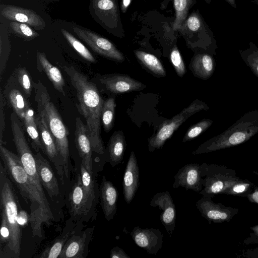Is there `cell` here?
Returning a JSON list of instances; mask_svg holds the SVG:
<instances>
[{"mask_svg":"<svg viewBox=\"0 0 258 258\" xmlns=\"http://www.w3.org/2000/svg\"><path fill=\"white\" fill-rule=\"evenodd\" d=\"M251 229L252 230V231H254L255 235L258 236V225H256V226L252 227Z\"/></svg>","mask_w":258,"mask_h":258,"instance_id":"obj_47","label":"cell"},{"mask_svg":"<svg viewBox=\"0 0 258 258\" xmlns=\"http://www.w3.org/2000/svg\"><path fill=\"white\" fill-rule=\"evenodd\" d=\"M215 68V60L208 53H201L194 56L189 64V69L194 76L203 80L210 78Z\"/></svg>","mask_w":258,"mask_h":258,"instance_id":"obj_28","label":"cell"},{"mask_svg":"<svg viewBox=\"0 0 258 258\" xmlns=\"http://www.w3.org/2000/svg\"><path fill=\"white\" fill-rule=\"evenodd\" d=\"M205 1L208 4H210L212 1V0H205Z\"/></svg>","mask_w":258,"mask_h":258,"instance_id":"obj_49","label":"cell"},{"mask_svg":"<svg viewBox=\"0 0 258 258\" xmlns=\"http://www.w3.org/2000/svg\"><path fill=\"white\" fill-rule=\"evenodd\" d=\"M0 237V250L3 249L8 243L10 238V231L6 216L4 213L1 212Z\"/></svg>","mask_w":258,"mask_h":258,"instance_id":"obj_39","label":"cell"},{"mask_svg":"<svg viewBox=\"0 0 258 258\" xmlns=\"http://www.w3.org/2000/svg\"><path fill=\"white\" fill-rule=\"evenodd\" d=\"M74 31L96 53L116 62L125 59L123 54L108 39L90 30L74 28Z\"/></svg>","mask_w":258,"mask_h":258,"instance_id":"obj_9","label":"cell"},{"mask_svg":"<svg viewBox=\"0 0 258 258\" xmlns=\"http://www.w3.org/2000/svg\"><path fill=\"white\" fill-rule=\"evenodd\" d=\"M70 217L65 224L62 232L55 239L52 243L46 247L41 253L40 258H58L63 247L69 238L77 230L79 222L75 224Z\"/></svg>","mask_w":258,"mask_h":258,"instance_id":"obj_24","label":"cell"},{"mask_svg":"<svg viewBox=\"0 0 258 258\" xmlns=\"http://www.w3.org/2000/svg\"><path fill=\"white\" fill-rule=\"evenodd\" d=\"M17 79L22 90L29 98L31 94L33 88V81L29 72L25 67H19L17 70Z\"/></svg>","mask_w":258,"mask_h":258,"instance_id":"obj_35","label":"cell"},{"mask_svg":"<svg viewBox=\"0 0 258 258\" xmlns=\"http://www.w3.org/2000/svg\"><path fill=\"white\" fill-rule=\"evenodd\" d=\"M34 156L38 174L43 187L52 200L56 199L60 195L59 185L50 162L39 152L35 154Z\"/></svg>","mask_w":258,"mask_h":258,"instance_id":"obj_18","label":"cell"},{"mask_svg":"<svg viewBox=\"0 0 258 258\" xmlns=\"http://www.w3.org/2000/svg\"><path fill=\"white\" fill-rule=\"evenodd\" d=\"M92 80L97 86L100 87L102 92L108 94H121L140 91L146 87L142 82L125 74H96Z\"/></svg>","mask_w":258,"mask_h":258,"instance_id":"obj_8","label":"cell"},{"mask_svg":"<svg viewBox=\"0 0 258 258\" xmlns=\"http://www.w3.org/2000/svg\"><path fill=\"white\" fill-rule=\"evenodd\" d=\"M35 119L44 152L56 170L62 184L64 183V172L63 164L55 141L47 128L42 118L37 113Z\"/></svg>","mask_w":258,"mask_h":258,"instance_id":"obj_11","label":"cell"},{"mask_svg":"<svg viewBox=\"0 0 258 258\" xmlns=\"http://www.w3.org/2000/svg\"><path fill=\"white\" fill-rule=\"evenodd\" d=\"M36 68L40 73L43 72L53 85L54 89L65 95V82L59 69L52 65L43 52H38L36 57Z\"/></svg>","mask_w":258,"mask_h":258,"instance_id":"obj_25","label":"cell"},{"mask_svg":"<svg viewBox=\"0 0 258 258\" xmlns=\"http://www.w3.org/2000/svg\"><path fill=\"white\" fill-rule=\"evenodd\" d=\"M249 186V184L244 182L236 181L231 186L227 188L223 192L229 194H239L246 191Z\"/></svg>","mask_w":258,"mask_h":258,"instance_id":"obj_41","label":"cell"},{"mask_svg":"<svg viewBox=\"0 0 258 258\" xmlns=\"http://www.w3.org/2000/svg\"><path fill=\"white\" fill-rule=\"evenodd\" d=\"M175 12V19L173 23L174 30H179L185 21L189 9L195 4L196 0H172Z\"/></svg>","mask_w":258,"mask_h":258,"instance_id":"obj_31","label":"cell"},{"mask_svg":"<svg viewBox=\"0 0 258 258\" xmlns=\"http://www.w3.org/2000/svg\"><path fill=\"white\" fill-rule=\"evenodd\" d=\"M196 206L209 223L223 222L228 221L231 218V212L229 209L214 203L211 198L203 197L197 202Z\"/></svg>","mask_w":258,"mask_h":258,"instance_id":"obj_22","label":"cell"},{"mask_svg":"<svg viewBox=\"0 0 258 258\" xmlns=\"http://www.w3.org/2000/svg\"><path fill=\"white\" fill-rule=\"evenodd\" d=\"M1 13L7 19L29 24L36 28L45 25L42 19L30 10L14 6H4L1 8Z\"/></svg>","mask_w":258,"mask_h":258,"instance_id":"obj_23","label":"cell"},{"mask_svg":"<svg viewBox=\"0 0 258 258\" xmlns=\"http://www.w3.org/2000/svg\"><path fill=\"white\" fill-rule=\"evenodd\" d=\"M213 123V120L210 119H203L196 124L190 126L187 131L182 142L191 141L207 130Z\"/></svg>","mask_w":258,"mask_h":258,"instance_id":"obj_36","label":"cell"},{"mask_svg":"<svg viewBox=\"0 0 258 258\" xmlns=\"http://www.w3.org/2000/svg\"><path fill=\"white\" fill-rule=\"evenodd\" d=\"M251 2L258 6V0H251Z\"/></svg>","mask_w":258,"mask_h":258,"instance_id":"obj_48","label":"cell"},{"mask_svg":"<svg viewBox=\"0 0 258 258\" xmlns=\"http://www.w3.org/2000/svg\"><path fill=\"white\" fill-rule=\"evenodd\" d=\"M258 133V109L249 111L221 134L201 145L193 155L209 153L243 143Z\"/></svg>","mask_w":258,"mask_h":258,"instance_id":"obj_5","label":"cell"},{"mask_svg":"<svg viewBox=\"0 0 258 258\" xmlns=\"http://www.w3.org/2000/svg\"><path fill=\"white\" fill-rule=\"evenodd\" d=\"M82 223L79 222L77 230L68 240L58 258H86L88 256L94 227L82 231Z\"/></svg>","mask_w":258,"mask_h":258,"instance_id":"obj_10","label":"cell"},{"mask_svg":"<svg viewBox=\"0 0 258 258\" xmlns=\"http://www.w3.org/2000/svg\"><path fill=\"white\" fill-rule=\"evenodd\" d=\"M170 59L177 75L179 77H183L186 73V68L180 52L176 45L174 46L171 50Z\"/></svg>","mask_w":258,"mask_h":258,"instance_id":"obj_37","label":"cell"},{"mask_svg":"<svg viewBox=\"0 0 258 258\" xmlns=\"http://www.w3.org/2000/svg\"><path fill=\"white\" fill-rule=\"evenodd\" d=\"M22 123L32 141L33 148L37 151H38L39 149L44 151L36 124L35 115L30 105L26 109Z\"/></svg>","mask_w":258,"mask_h":258,"instance_id":"obj_29","label":"cell"},{"mask_svg":"<svg viewBox=\"0 0 258 258\" xmlns=\"http://www.w3.org/2000/svg\"><path fill=\"white\" fill-rule=\"evenodd\" d=\"M69 194V213L74 221H85L90 220L87 211L86 201L83 190L80 173Z\"/></svg>","mask_w":258,"mask_h":258,"instance_id":"obj_15","label":"cell"},{"mask_svg":"<svg viewBox=\"0 0 258 258\" xmlns=\"http://www.w3.org/2000/svg\"><path fill=\"white\" fill-rule=\"evenodd\" d=\"M139 169L134 151H132L126 164L122 182L123 194L125 201L130 204L140 185Z\"/></svg>","mask_w":258,"mask_h":258,"instance_id":"obj_19","label":"cell"},{"mask_svg":"<svg viewBox=\"0 0 258 258\" xmlns=\"http://www.w3.org/2000/svg\"><path fill=\"white\" fill-rule=\"evenodd\" d=\"M125 147L126 142L123 132H114L110 137L105 149L106 162H109L112 167L120 163L123 158Z\"/></svg>","mask_w":258,"mask_h":258,"instance_id":"obj_26","label":"cell"},{"mask_svg":"<svg viewBox=\"0 0 258 258\" xmlns=\"http://www.w3.org/2000/svg\"><path fill=\"white\" fill-rule=\"evenodd\" d=\"M80 174L82 186L84 192L88 214L89 219L96 216V206L100 196L94 174H91L81 162L80 165Z\"/></svg>","mask_w":258,"mask_h":258,"instance_id":"obj_20","label":"cell"},{"mask_svg":"<svg viewBox=\"0 0 258 258\" xmlns=\"http://www.w3.org/2000/svg\"><path fill=\"white\" fill-rule=\"evenodd\" d=\"M75 143L81 162L86 169L92 174L93 171L92 148L88 131L86 124L80 117L76 118Z\"/></svg>","mask_w":258,"mask_h":258,"instance_id":"obj_13","label":"cell"},{"mask_svg":"<svg viewBox=\"0 0 258 258\" xmlns=\"http://www.w3.org/2000/svg\"><path fill=\"white\" fill-rule=\"evenodd\" d=\"M131 0H122L121 9L124 13L126 11V8L129 5Z\"/></svg>","mask_w":258,"mask_h":258,"instance_id":"obj_45","label":"cell"},{"mask_svg":"<svg viewBox=\"0 0 258 258\" xmlns=\"http://www.w3.org/2000/svg\"><path fill=\"white\" fill-rule=\"evenodd\" d=\"M140 62L153 74L159 77H165L166 71L160 60L153 54L143 51H134Z\"/></svg>","mask_w":258,"mask_h":258,"instance_id":"obj_30","label":"cell"},{"mask_svg":"<svg viewBox=\"0 0 258 258\" xmlns=\"http://www.w3.org/2000/svg\"><path fill=\"white\" fill-rule=\"evenodd\" d=\"M150 205L151 207H158L162 211L159 219L171 237L175 228L176 209L169 192L166 191L156 194L151 199Z\"/></svg>","mask_w":258,"mask_h":258,"instance_id":"obj_12","label":"cell"},{"mask_svg":"<svg viewBox=\"0 0 258 258\" xmlns=\"http://www.w3.org/2000/svg\"><path fill=\"white\" fill-rule=\"evenodd\" d=\"M226 2H227L230 6H231L234 8H236L237 6L236 5L235 0H225Z\"/></svg>","mask_w":258,"mask_h":258,"instance_id":"obj_46","label":"cell"},{"mask_svg":"<svg viewBox=\"0 0 258 258\" xmlns=\"http://www.w3.org/2000/svg\"><path fill=\"white\" fill-rule=\"evenodd\" d=\"M96 7L107 27L114 29L121 26L116 0H96Z\"/></svg>","mask_w":258,"mask_h":258,"instance_id":"obj_27","label":"cell"},{"mask_svg":"<svg viewBox=\"0 0 258 258\" xmlns=\"http://www.w3.org/2000/svg\"><path fill=\"white\" fill-rule=\"evenodd\" d=\"M62 33L70 44L84 59L91 63H96L97 60L89 50L79 40L66 30L62 29Z\"/></svg>","mask_w":258,"mask_h":258,"instance_id":"obj_34","label":"cell"},{"mask_svg":"<svg viewBox=\"0 0 258 258\" xmlns=\"http://www.w3.org/2000/svg\"><path fill=\"white\" fill-rule=\"evenodd\" d=\"M4 94L14 112L22 123L26 109L30 104L28 98L19 86L17 79L14 76L9 79Z\"/></svg>","mask_w":258,"mask_h":258,"instance_id":"obj_17","label":"cell"},{"mask_svg":"<svg viewBox=\"0 0 258 258\" xmlns=\"http://www.w3.org/2000/svg\"><path fill=\"white\" fill-rule=\"evenodd\" d=\"M131 235L134 242L149 254H156L162 246L164 236L158 229L137 226L134 228Z\"/></svg>","mask_w":258,"mask_h":258,"instance_id":"obj_14","label":"cell"},{"mask_svg":"<svg viewBox=\"0 0 258 258\" xmlns=\"http://www.w3.org/2000/svg\"><path fill=\"white\" fill-rule=\"evenodd\" d=\"M17 221L21 227L26 226L30 222L29 214L21 209L18 212Z\"/></svg>","mask_w":258,"mask_h":258,"instance_id":"obj_42","label":"cell"},{"mask_svg":"<svg viewBox=\"0 0 258 258\" xmlns=\"http://www.w3.org/2000/svg\"><path fill=\"white\" fill-rule=\"evenodd\" d=\"M248 197L251 201L258 204V189L255 190V191L249 195Z\"/></svg>","mask_w":258,"mask_h":258,"instance_id":"obj_44","label":"cell"},{"mask_svg":"<svg viewBox=\"0 0 258 258\" xmlns=\"http://www.w3.org/2000/svg\"><path fill=\"white\" fill-rule=\"evenodd\" d=\"M257 36H258V30L257 31Z\"/></svg>","mask_w":258,"mask_h":258,"instance_id":"obj_50","label":"cell"},{"mask_svg":"<svg viewBox=\"0 0 258 258\" xmlns=\"http://www.w3.org/2000/svg\"><path fill=\"white\" fill-rule=\"evenodd\" d=\"M0 162V209L6 216L10 231L7 245L0 250V258H19L22 239L21 227L17 221L21 207L13 182Z\"/></svg>","mask_w":258,"mask_h":258,"instance_id":"obj_4","label":"cell"},{"mask_svg":"<svg viewBox=\"0 0 258 258\" xmlns=\"http://www.w3.org/2000/svg\"><path fill=\"white\" fill-rule=\"evenodd\" d=\"M110 256L111 258H130L124 250L118 246H115L111 249Z\"/></svg>","mask_w":258,"mask_h":258,"instance_id":"obj_43","label":"cell"},{"mask_svg":"<svg viewBox=\"0 0 258 258\" xmlns=\"http://www.w3.org/2000/svg\"><path fill=\"white\" fill-rule=\"evenodd\" d=\"M10 26L15 33L25 38L33 39L39 35L26 23L13 21L10 23Z\"/></svg>","mask_w":258,"mask_h":258,"instance_id":"obj_38","label":"cell"},{"mask_svg":"<svg viewBox=\"0 0 258 258\" xmlns=\"http://www.w3.org/2000/svg\"><path fill=\"white\" fill-rule=\"evenodd\" d=\"M116 106L115 98L112 96L104 101L101 114V122L106 133L109 132L113 126Z\"/></svg>","mask_w":258,"mask_h":258,"instance_id":"obj_32","label":"cell"},{"mask_svg":"<svg viewBox=\"0 0 258 258\" xmlns=\"http://www.w3.org/2000/svg\"><path fill=\"white\" fill-rule=\"evenodd\" d=\"M101 208L107 221L113 219L117 211L118 194L113 184L103 175L99 187Z\"/></svg>","mask_w":258,"mask_h":258,"instance_id":"obj_21","label":"cell"},{"mask_svg":"<svg viewBox=\"0 0 258 258\" xmlns=\"http://www.w3.org/2000/svg\"><path fill=\"white\" fill-rule=\"evenodd\" d=\"M208 106L197 99L171 119L165 120L160 125L156 134L148 139V149L150 152L162 148L165 142L188 118L202 110H207Z\"/></svg>","mask_w":258,"mask_h":258,"instance_id":"obj_7","label":"cell"},{"mask_svg":"<svg viewBox=\"0 0 258 258\" xmlns=\"http://www.w3.org/2000/svg\"><path fill=\"white\" fill-rule=\"evenodd\" d=\"M33 88L37 113L42 118L53 137L63 164L65 178L68 179L70 177L69 131L52 101L46 86L38 80L37 82L33 81Z\"/></svg>","mask_w":258,"mask_h":258,"instance_id":"obj_3","label":"cell"},{"mask_svg":"<svg viewBox=\"0 0 258 258\" xmlns=\"http://www.w3.org/2000/svg\"><path fill=\"white\" fill-rule=\"evenodd\" d=\"M0 156L9 178L25 200L29 202L33 236L43 239L42 225L49 226L54 220L48 200L42 198L31 183L18 155L0 145Z\"/></svg>","mask_w":258,"mask_h":258,"instance_id":"obj_1","label":"cell"},{"mask_svg":"<svg viewBox=\"0 0 258 258\" xmlns=\"http://www.w3.org/2000/svg\"><path fill=\"white\" fill-rule=\"evenodd\" d=\"M10 121L13 141L17 155L31 183L42 198L47 200L38 174L34 155L31 151L25 136L23 123L14 111L11 114Z\"/></svg>","mask_w":258,"mask_h":258,"instance_id":"obj_6","label":"cell"},{"mask_svg":"<svg viewBox=\"0 0 258 258\" xmlns=\"http://www.w3.org/2000/svg\"><path fill=\"white\" fill-rule=\"evenodd\" d=\"M239 54L245 63L258 78V47L249 42L248 47L239 50Z\"/></svg>","mask_w":258,"mask_h":258,"instance_id":"obj_33","label":"cell"},{"mask_svg":"<svg viewBox=\"0 0 258 258\" xmlns=\"http://www.w3.org/2000/svg\"><path fill=\"white\" fill-rule=\"evenodd\" d=\"M172 187H184L199 192L203 184L201 174V165L195 163L186 164L179 169L174 176Z\"/></svg>","mask_w":258,"mask_h":258,"instance_id":"obj_16","label":"cell"},{"mask_svg":"<svg viewBox=\"0 0 258 258\" xmlns=\"http://www.w3.org/2000/svg\"><path fill=\"white\" fill-rule=\"evenodd\" d=\"M5 97V96L3 94L2 91H1L0 97V145H3V133L6 127L4 111V107L6 104Z\"/></svg>","mask_w":258,"mask_h":258,"instance_id":"obj_40","label":"cell"},{"mask_svg":"<svg viewBox=\"0 0 258 258\" xmlns=\"http://www.w3.org/2000/svg\"><path fill=\"white\" fill-rule=\"evenodd\" d=\"M63 70L76 90L79 101L76 107L86 120L93 151L104 155L105 149L101 136V121L104 100L97 86L84 74L73 66H64Z\"/></svg>","mask_w":258,"mask_h":258,"instance_id":"obj_2","label":"cell"}]
</instances>
